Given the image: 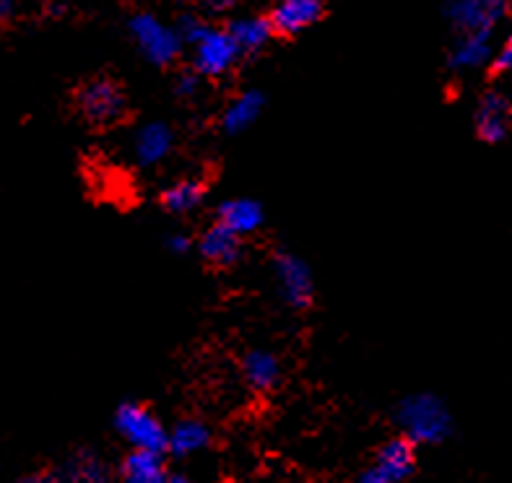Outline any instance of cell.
I'll return each mask as SVG.
<instances>
[{
    "mask_svg": "<svg viewBox=\"0 0 512 483\" xmlns=\"http://www.w3.org/2000/svg\"><path fill=\"white\" fill-rule=\"evenodd\" d=\"M393 421L416 447L442 445L453 434V413L448 403L435 393L403 395L396 403Z\"/></svg>",
    "mask_w": 512,
    "mask_h": 483,
    "instance_id": "6da1fadb",
    "label": "cell"
},
{
    "mask_svg": "<svg viewBox=\"0 0 512 483\" xmlns=\"http://www.w3.org/2000/svg\"><path fill=\"white\" fill-rule=\"evenodd\" d=\"M128 34L141 52V58L156 68H169L180 60L182 50H185V42H182L177 26L164 24L159 16L149 11H138L130 16Z\"/></svg>",
    "mask_w": 512,
    "mask_h": 483,
    "instance_id": "7a4b0ae2",
    "label": "cell"
},
{
    "mask_svg": "<svg viewBox=\"0 0 512 483\" xmlns=\"http://www.w3.org/2000/svg\"><path fill=\"white\" fill-rule=\"evenodd\" d=\"M190 68L203 78H224L237 68L245 55L234 42L227 26L206 24L198 37L190 42Z\"/></svg>",
    "mask_w": 512,
    "mask_h": 483,
    "instance_id": "3957f363",
    "label": "cell"
},
{
    "mask_svg": "<svg viewBox=\"0 0 512 483\" xmlns=\"http://www.w3.org/2000/svg\"><path fill=\"white\" fill-rule=\"evenodd\" d=\"M115 432L130 445V450H149L167 455L169 429L154 411L136 400H125L115 411Z\"/></svg>",
    "mask_w": 512,
    "mask_h": 483,
    "instance_id": "277c9868",
    "label": "cell"
},
{
    "mask_svg": "<svg viewBox=\"0 0 512 483\" xmlns=\"http://www.w3.org/2000/svg\"><path fill=\"white\" fill-rule=\"evenodd\" d=\"M271 273L276 294L289 310H310L315 302V276L307 260L289 250H276L271 258Z\"/></svg>",
    "mask_w": 512,
    "mask_h": 483,
    "instance_id": "5b68a950",
    "label": "cell"
},
{
    "mask_svg": "<svg viewBox=\"0 0 512 483\" xmlns=\"http://www.w3.org/2000/svg\"><path fill=\"white\" fill-rule=\"evenodd\" d=\"M78 112L94 128H110L128 115V99L112 78H91L76 94Z\"/></svg>",
    "mask_w": 512,
    "mask_h": 483,
    "instance_id": "8992f818",
    "label": "cell"
},
{
    "mask_svg": "<svg viewBox=\"0 0 512 483\" xmlns=\"http://www.w3.org/2000/svg\"><path fill=\"white\" fill-rule=\"evenodd\" d=\"M416 473V445L403 434L377 447L375 458L364 465L357 483H406Z\"/></svg>",
    "mask_w": 512,
    "mask_h": 483,
    "instance_id": "52a82bcc",
    "label": "cell"
},
{
    "mask_svg": "<svg viewBox=\"0 0 512 483\" xmlns=\"http://www.w3.org/2000/svg\"><path fill=\"white\" fill-rule=\"evenodd\" d=\"M510 13V0H445V16L458 34L494 32Z\"/></svg>",
    "mask_w": 512,
    "mask_h": 483,
    "instance_id": "ba28073f",
    "label": "cell"
},
{
    "mask_svg": "<svg viewBox=\"0 0 512 483\" xmlns=\"http://www.w3.org/2000/svg\"><path fill=\"white\" fill-rule=\"evenodd\" d=\"M474 125L476 136L484 143H502L512 130V102L500 91L484 94L476 107Z\"/></svg>",
    "mask_w": 512,
    "mask_h": 483,
    "instance_id": "9c48e42d",
    "label": "cell"
},
{
    "mask_svg": "<svg viewBox=\"0 0 512 483\" xmlns=\"http://www.w3.org/2000/svg\"><path fill=\"white\" fill-rule=\"evenodd\" d=\"M172 151H175V130L159 120L141 125L130 141V154L138 167H159Z\"/></svg>",
    "mask_w": 512,
    "mask_h": 483,
    "instance_id": "30bf717a",
    "label": "cell"
},
{
    "mask_svg": "<svg viewBox=\"0 0 512 483\" xmlns=\"http://www.w3.org/2000/svg\"><path fill=\"white\" fill-rule=\"evenodd\" d=\"M323 13V0H273L268 19H271L276 34L294 37V34L305 32V29L318 24L323 19Z\"/></svg>",
    "mask_w": 512,
    "mask_h": 483,
    "instance_id": "8fae6325",
    "label": "cell"
},
{
    "mask_svg": "<svg viewBox=\"0 0 512 483\" xmlns=\"http://www.w3.org/2000/svg\"><path fill=\"white\" fill-rule=\"evenodd\" d=\"M195 247H198V255L214 268H232L245 255V239L240 234L229 232L227 226L216 224V221L198 237Z\"/></svg>",
    "mask_w": 512,
    "mask_h": 483,
    "instance_id": "7c38bea8",
    "label": "cell"
},
{
    "mask_svg": "<svg viewBox=\"0 0 512 483\" xmlns=\"http://www.w3.org/2000/svg\"><path fill=\"white\" fill-rule=\"evenodd\" d=\"M494 32H463L450 47L448 68L455 73L479 71L494 60Z\"/></svg>",
    "mask_w": 512,
    "mask_h": 483,
    "instance_id": "4fadbf2b",
    "label": "cell"
},
{
    "mask_svg": "<svg viewBox=\"0 0 512 483\" xmlns=\"http://www.w3.org/2000/svg\"><path fill=\"white\" fill-rule=\"evenodd\" d=\"M240 374L253 393H271L284 377L281 359L268 348H250L240 361Z\"/></svg>",
    "mask_w": 512,
    "mask_h": 483,
    "instance_id": "5bb4252c",
    "label": "cell"
},
{
    "mask_svg": "<svg viewBox=\"0 0 512 483\" xmlns=\"http://www.w3.org/2000/svg\"><path fill=\"white\" fill-rule=\"evenodd\" d=\"M216 224L227 226L229 232L240 234L242 239L253 237L266 224V211L255 198H229L216 208Z\"/></svg>",
    "mask_w": 512,
    "mask_h": 483,
    "instance_id": "9a60e30c",
    "label": "cell"
},
{
    "mask_svg": "<svg viewBox=\"0 0 512 483\" xmlns=\"http://www.w3.org/2000/svg\"><path fill=\"white\" fill-rule=\"evenodd\" d=\"M263 110H266V97H263V91H240V94L221 110L219 128L224 130L227 136H240V133H245V130H250L258 123Z\"/></svg>",
    "mask_w": 512,
    "mask_h": 483,
    "instance_id": "2e32d148",
    "label": "cell"
},
{
    "mask_svg": "<svg viewBox=\"0 0 512 483\" xmlns=\"http://www.w3.org/2000/svg\"><path fill=\"white\" fill-rule=\"evenodd\" d=\"M120 483H167V465L162 452L130 450L120 463Z\"/></svg>",
    "mask_w": 512,
    "mask_h": 483,
    "instance_id": "e0dca14e",
    "label": "cell"
},
{
    "mask_svg": "<svg viewBox=\"0 0 512 483\" xmlns=\"http://www.w3.org/2000/svg\"><path fill=\"white\" fill-rule=\"evenodd\" d=\"M55 476L60 483H107L110 481V468L97 452L81 450L65 463H60L55 468Z\"/></svg>",
    "mask_w": 512,
    "mask_h": 483,
    "instance_id": "ac0fdd59",
    "label": "cell"
},
{
    "mask_svg": "<svg viewBox=\"0 0 512 483\" xmlns=\"http://www.w3.org/2000/svg\"><path fill=\"white\" fill-rule=\"evenodd\" d=\"M211 445V426L201 419H182L169 429L167 455L175 458H190Z\"/></svg>",
    "mask_w": 512,
    "mask_h": 483,
    "instance_id": "d6986e66",
    "label": "cell"
},
{
    "mask_svg": "<svg viewBox=\"0 0 512 483\" xmlns=\"http://www.w3.org/2000/svg\"><path fill=\"white\" fill-rule=\"evenodd\" d=\"M232 32L234 42L242 50V55H258L260 50H266L268 42L276 37L271 19L268 16H240L227 26Z\"/></svg>",
    "mask_w": 512,
    "mask_h": 483,
    "instance_id": "ffe728a7",
    "label": "cell"
},
{
    "mask_svg": "<svg viewBox=\"0 0 512 483\" xmlns=\"http://www.w3.org/2000/svg\"><path fill=\"white\" fill-rule=\"evenodd\" d=\"M208 187L206 182H201L198 177H185V180L172 182L169 187H164L162 193V208L172 216H188V213L198 211L206 200Z\"/></svg>",
    "mask_w": 512,
    "mask_h": 483,
    "instance_id": "44dd1931",
    "label": "cell"
},
{
    "mask_svg": "<svg viewBox=\"0 0 512 483\" xmlns=\"http://www.w3.org/2000/svg\"><path fill=\"white\" fill-rule=\"evenodd\" d=\"M201 86H203V76H201V73H195L193 68L177 73V78H175V94L180 99L198 97V91H201Z\"/></svg>",
    "mask_w": 512,
    "mask_h": 483,
    "instance_id": "7402d4cb",
    "label": "cell"
},
{
    "mask_svg": "<svg viewBox=\"0 0 512 483\" xmlns=\"http://www.w3.org/2000/svg\"><path fill=\"white\" fill-rule=\"evenodd\" d=\"M492 71L497 76H510L512 73V29L505 39H502V45L497 47L492 60Z\"/></svg>",
    "mask_w": 512,
    "mask_h": 483,
    "instance_id": "603a6c76",
    "label": "cell"
},
{
    "mask_svg": "<svg viewBox=\"0 0 512 483\" xmlns=\"http://www.w3.org/2000/svg\"><path fill=\"white\" fill-rule=\"evenodd\" d=\"M164 247H167L172 255H185L195 247V239L185 232H172L167 239H164Z\"/></svg>",
    "mask_w": 512,
    "mask_h": 483,
    "instance_id": "cb8c5ba5",
    "label": "cell"
},
{
    "mask_svg": "<svg viewBox=\"0 0 512 483\" xmlns=\"http://www.w3.org/2000/svg\"><path fill=\"white\" fill-rule=\"evenodd\" d=\"M203 6H206L208 13L221 16V13L232 11V8L237 6V0H203Z\"/></svg>",
    "mask_w": 512,
    "mask_h": 483,
    "instance_id": "d4e9b609",
    "label": "cell"
},
{
    "mask_svg": "<svg viewBox=\"0 0 512 483\" xmlns=\"http://www.w3.org/2000/svg\"><path fill=\"white\" fill-rule=\"evenodd\" d=\"M19 483H60L55 471H39V473H29V476L21 478Z\"/></svg>",
    "mask_w": 512,
    "mask_h": 483,
    "instance_id": "484cf974",
    "label": "cell"
},
{
    "mask_svg": "<svg viewBox=\"0 0 512 483\" xmlns=\"http://www.w3.org/2000/svg\"><path fill=\"white\" fill-rule=\"evenodd\" d=\"M16 8H19V0H0V24H6L16 16Z\"/></svg>",
    "mask_w": 512,
    "mask_h": 483,
    "instance_id": "4316f807",
    "label": "cell"
},
{
    "mask_svg": "<svg viewBox=\"0 0 512 483\" xmlns=\"http://www.w3.org/2000/svg\"><path fill=\"white\" fill-rule=\"evenodd\" d=\"M167 483H193L188 476H182V473H169Z\"/></svg>",
    "mask_w": 512,
    "mask_h": 483,
    "instance_id": "83f0119b",
    "label": "cell"
},
{
    "mask_svg": "<svg viewBox=\"0 0 512 483\" xmlns=\"http://www.w3.org/2000/svg\"><path fill=\"white\" fill-rule=\"evenodd\" d=\"M180 3H195V0H180Z\"/></svg>",
    "mask_w": 512,
    "mask_h": 483,
    "instance_id": "f1b7e54d",
    "label": "cell"
}]
</instances>
